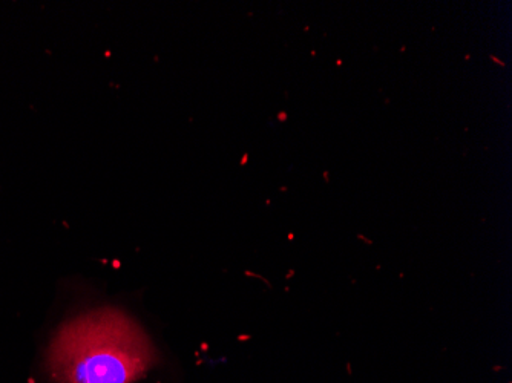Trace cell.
I'll use <instances>...</instances> for the list:
<instances>
[{"label":"cell","instance_id":"cell-1","mask_svg":"<svg viewBox=\"0 0 512 383\" xmlns=\"http://www.w3.org/2000/svg\"><path fill=\"white\" fill-rule=\"evenodd\" d=\"M154 362L149 339L115 308L92 310L60 328L48 368L59 383H132Z\"/></svg>","mask_w":512,"mask_h":383}]
</instances>
